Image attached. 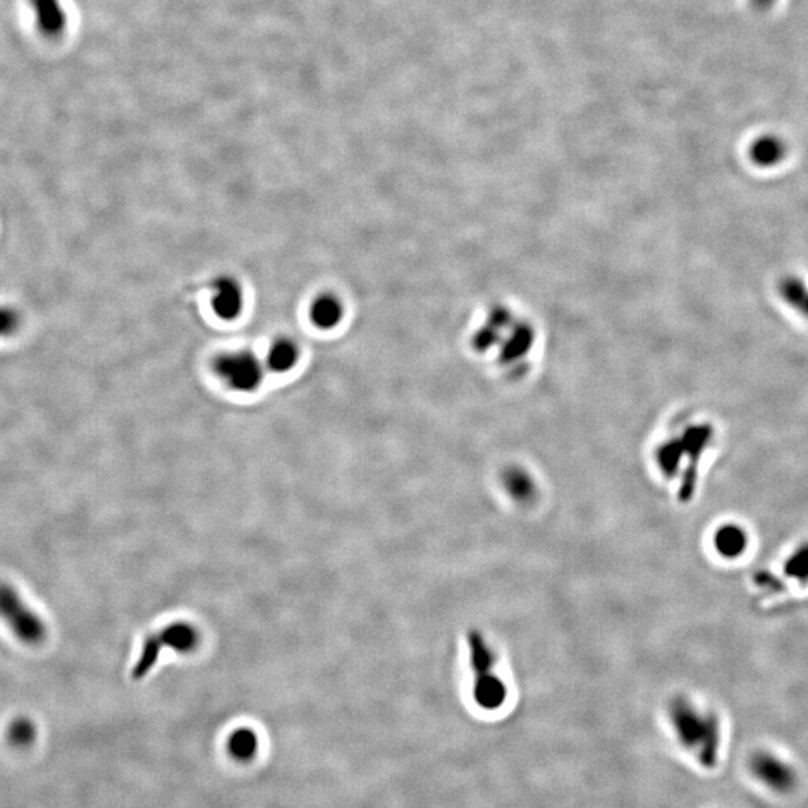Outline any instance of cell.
<instances>
[{
  "mask_svg": "<svg viewBox=\"0 0 808 808\" xmlns=\"http://www.w3.org/2000/svg\"><path fill=\"white\" fill-rule=\"evenodd\" d=\"M541 331L530 313L508 301L487 304L470 321L466 349L488 372L506 381L532 373L541 351Z\"/></svg>",
  "mask_w": 808,
  "mask_h": 808,
  "instance_id": "cell-1",
  "label": "cell"
},
{
  "mask_svg": "<svg viewBox=\"0 0 808 808\" xmlns=\"http://www.w3.org/2000/svg\"><path fill=\"white\" fill-rule=\"evenodd\" d=\"M669 720L681 746L696 752L702 767H716L722 740L716 713L698 710L689 699L675 698L669 705Z\"/></svg>",
  "mask_w": 808,
  "mask_h": 808,
  "instance_id": "cell-2",
  "label": "cell"
},
{
  "mask_svg": "<svg viewBox=\"0 0 808 808\" xmlns=\"http://www.w3.org/2000/svg\"><path fill=\"white\" fill-rule=\"evenodd\" d=\"M671 431V436L663 437L656 451L659 469L666 476L678 475L681 466L689 461L693 472L705 449L713 442V428L707 422H689Z\"/></svg>",
  "mask_w": 808,
  "mask_h": 808,
  "instance_id": "cell-3",
  "label": "cell"
},
{
  "mask_svg": "<svg viewBox=\"0 0 808 808\" xmlns=\"http://www.w3.org/2000/svg\"><path fill=\"white\" fill-rule=\"evenodd\" d=\"M0 618L24 644H39L47 635L44 621L6 583H0Z\"/></svg>",
  "mask_w": 808,
  "mask_h": 808,
  "instance_id": "cell-4",
  "label": "cell"
},
{
  "mask_svg": "<svg viewBox=\"0 0 808 808\" xmlns=\"http://www.w3.org/2000/svg\"><path fill=\"white\" fill-rule=\"evenodd\" d=\"M750 771L767 788L779 794H788L797 786V774L788 762L767 750L756 752L750 758Z\"/></svg>",
  "mask_w": 808,
  "mask_h": 808,
  "instance_id": "cell-5",
  "label": "cell"
},
{
  "mask_svg": "<svg viewBox=\"0 0 808 808\" xmlns=\"http://www.w3.org/2000/svg\"><path fill=\"white\" fill-rule=\"evenodd\" d=\"M217 373L238 391H252L262 381V367L249 352L225 355L217 363Z\"/></svg>",
  "mask_w": 808,
  "mask_h": 808,
  "instance_id": "cell-6",
  "label": "cell"
},
{
  "mask_svg": "<svg viewBox=\"0 0 808 808\" xmlns=\"http://www.w3.org/2000/svg\"><path fill=\"white\" fill-rule=\"evenodd\" d=\"M713 550L726 562L743 559L750 548V533L746 526L734 521L720 524L713 532Z\"/></svg>",
  "mask_w": 808,
  "mask_h": 808,
  "instance_id": "cell-7",
  "label": "cell"
},
{
  "mask_svg": "<svg viewBox=\"0 0 808 808\" xmlns=\"http://www.w3.org/2000/svg\"><path fill=\"white\" fill-rule=\"evenodd\" d=\"M39 30L47 36H57L68 26V14L60 0H29Z\"/></svg>",
  "mask_w": 808,
  "mask_h": 808,
  "instance_id": "cell-8",
  "label": "cell"
},
{
  "mask_svg": "<svg viewBox=\"0 0 808 808\" xmlns=\"http://www.w3.org/2000/svg\"><path fill=\"white\" fill-rule=\"evenodd\" d=\"M788 146L777 135H762L750 146L749 156L753 164L761 168H771L785 161Z\"/></svg>",
  "mask_w": 808,
  "mask_h": 808,
  "instance_id": "cell-9",
  "label": "cell"
},
{
  "mask_svg": "<svg viewBox=\"0 0 808 808\" xmlns=\"http://www.w3.org/2000/svg\"><path fill=\"white\" fill-rule=\"evenodd\" d=\"M216 295H214L213 306L217 315L223 319H234L240 315L241 306H243V295H241L240 286L235 280L223 277L217 280Z\"/></svg>",
  "mask_w": 808,
  "mask_h": 808,
  "instance_id": "cell-10",
  "label": "cell"
},
{
  "mask_svg": "<svg viewBox=\"0 0 808 808\" xmlns=\"http://www.w3.org/2000/svg\"><path fill=\"white\" fill-rule=\"evenodd\" d=\"M780 297L792 309L808 319V280L792 276L782 280L779 286Z\"/></svg>",
  "mask_w": 808,
  "mask_h": 808,
  "instance_id": "cell-11",
  "label": "cell"
},
{
  "mask_svg": "<svg viewBox=\"0 0 808 808\" xmlns=\"http://www.w3.org/2000/svg\"><path fill=\"white\" fill-rule=\"evenodd\" d=\"M228 753L238 762H249L259 749L258 735L249 728L235 729L228 738Z\"/></svg>",
  "mask_w": 808,
  "mask_h": 808,
  "instance_id": "cell-12",
  "label": "cell"
},
{
  "mask_svg": "<svg viewBox=\"0 0 808 808\" xmlns=\"http://www.w3.org/2000/svg\"><path fill=\"white\" fill-rule=\"evenodd\" d=\"M158 642L162 648H164V645H167V647L173 648V650L183 651V653H185V651L192 650L195 644H197V632H195L194 627L189 626V624H173V626L167 627V629L158 636Z\"/></svg>",
  "mask_w": 808,
  "mask_h": 808,
  "instance_id": "cell-13",
  "label": "cell"
},
{
  "mask_svg": "<svg viewBox=\"0 0 808 808\" xmlns=\"http://www.w3.org/2000/svg\"><path fill=\"white\" fill-rule=\"evenodd\" d=\"M783 575L800 587L808 586V541L797 545L783 565Z\"/></svg>",
  "mask_w": 808,
  "mask_h": 808,
  "instance_id": "cell-14",
  "label": "cell"
},
{
  "mask_svg": "<svg viewBox=\"0 0 808 808\" xmlns=\"http://www.w3.org/2000/svg\"><path fill=\"white\" fill-rule=\"evenodd\" d=\"M312 318L318 327L333 328L343 318V307L337 298L331 295L318 298L312 307Z\"/></svg>",
  "mask_w": 808,
  "mask_h": 808,
  "instance_id": "cell-15",
  "label": "cell"
},
{
  "mask_svg": "<svg viewBox=\"0 0 808 808\" xmlns=\"http://www.w3.org/2000/svg\"><path fill=\"white\" fill-rule=\"evenodd\" d=\"M297 346L289 340H280L268 354V364L274 372H288L297 363Z\"/></svg>",
  "mask_w": 808,
  "mask_h": 808,
  "instance_id": "cell-16",
  "label": "cell"
},
{
  "mask_svg": "<svg viewBox=\"0 0 808 808\" xmlns=\"http://www.w3.org/2000/svg\"><path fill=\"white\" fill-rule=\"evenodd\" d=\"M36 735H38L36 725L27 717H17L12 720L8 728V741L18 749L32 746L35 743Z\"/></svg>",
  "mask_w": 808,
  "mask_h": 808,
  "instance_id": "cell-17",
  "label": "cell"
},
{
  "mask_svg": "<svg viewBox=\"0 0 808 808\" xmlns=\"http://www.w3.org/2000/svg\"><path fill=\"white\" fill-rule=\"evenodd\" d=\"M20 327V315L11 307L0 306V337L14 334Z\"/></svg>",
  "mask_w": 808,
  "mask_h": 808,
  "instance_id": "cell-18",
  "label": "cell"
},
{
  "mask_svg": "<svg viewBox=\"0 0 808 808\" xmlns=\"http://www.w3.org/2000/svg\"><path fill=\"white\" fill-rule=\"evenodd\" d=\"M774 3H776V0H750V5H752V8L761 12L768 11V9H770Z\"/></svg>",
  "mask_w": 808,
  "mask_h": 808,
  "instance_id": "cell-19",
  "label": "cell"
}]
</instances>
